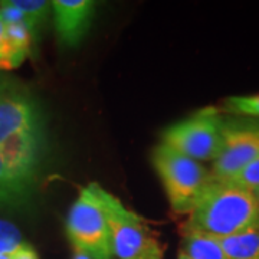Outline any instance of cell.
<instances>
[{
    "label": "cell",
    "mask_w": 259,
    "mask_h": 259,
    "mask_svg": "<svg viewBox=\"0 0 259 259\" xmlns=\"http://www.w3.org/2000/svg\"><path fill=\"white\" fill-rule=\"evenodd\" d=\"M259 229L256 194L231 182L213 180L189 213L185 231L221 239Z\"/></svg>",
    "instance_id": "cell-1"
},
{
    "label": "cell",
    "mask_w": 259,
    "mask_h": 259,
    "mask_svg": "<svg viewBox=\"0 0 259 259\" xmlns=\"http://www.w3.org/2000/svg\"><path fill=\"white\" fill-rule=\"evenodd\" d=\"M151 161L160 177L171 209L190 213L200 196L213 182L212 173L193 158L160 143L151 153Z\"/></svg>",
    "instance_id": "cell-2"
},
{
    "label": "cell",
    "mask_w": 259,
    "mask_h": 259,
    "mask_svg": "<svg viewBox=\"0 0 259 259\" xmlns=\"http://www.w3.org/2000/svg\"><path fill=\"white\" fill-rule=\"evenodd\" d=\"M111 236L112 255L118 259H157L163 256L157 239L148 232L137 213L127 209L120 199L95 183Z\"/></svg>",
    "instance_id": "cell-3"
},
{
    "label": "cell",
    "mask_w": 259,
    "mask_h": 259,
    "mask_svg": "<svg viewBox=\"0 0 259 259\" xmlns=\"http://www.w3.org/2000/svg\"><path fill=\"white\" fill-rule=\"evenodd\" d=\"M225 117L214 107H206L167 127L161 143L196 161H214L223 147Z\"/></svg>",
    "instance_id": "cell-4"
},
{
    "label": "cell",
    "mask_w": 259,
    "mask_h": 259,
    "mask_svg": "<svg viewBox=\"0 0 259 259\" xmlns=\"http://www.w3.org/2000/svg\"><path fill=\"white\" fill-rule=\"evenodd\" d=\"M66 233L72 246L87 250L97 259H111V236L95 183L79 192L66 218Z\"/></svg>",
    "instance_id": "cell-5"
},
{
    "label": "cell",
    "mask_w": 259,
    "mask_h": 259,
    "mask_svg": "<svg viewBox=\"0 0 259 259\" xmlns=\"http://www.w3.org/2000/svg\"><path fill=\"white\" fill-rule=\"evenodd\" d=\"M259 157V121L225 118L223 147L210 170L213 180L228 182Z\"/></svg>",
    "instance_id": "cell-6"
},
{
    "label": "cell",
    "mask_w": 259,
    "mask_h": 259,
    "mask_svg": "<svg viewBox=\"0 0 259 259\" xmlns=\"http://www.w3.org/2000/svg\"><path fill=\"white\" fill-rule=\"evenodd\" d=\"M36 131H44L36 102L18 87L0 85V146L13 137Z\"/></svg>",
    "instance_id": "cell-7"
},
{
    "label": "cell",
    "mask_w": 259,
    "mask_h": 259,
    "mask_svg": "<svg viewBox=\"0 0 259 259\" xmlns=\"http://www.w3.org/2000/svg\"><path fill=\"white\" fill-rule=\"evenodd\" d=\"M51 8L61 42L66 47L78 45L91 26L93 0H54L51 2Z\"/></svg>",
    "instance_id": "cell-8"
},
{
    "label": "cell",
    "mask_w": 259,
    "mask_h": 259,
    "mask_svg": "<svg viewBox=\"0 0 259 259\" xmlns=\"http://www.w3.org/2000/svg\"><path fill=\"white\" fill-rule=\"evenodd\" d=\"M36 182V176L22 171L0 150V210H16L28 206Z\"/></svg>",
    "instance_id": "cell-9"
},
{
    "label": "cell",
    "mask_w": 259,
    "mask_h": 259,
    "mask_svg": "<svg viewBox=\"0 0 259 259\" xmlns=\"http://www.w3.org/2000/svg\"><path fill=\"white\" fill-rule=\"evenodd\" d=\"M182 250L190 259H231L225 253L218 239L185 229Z\"/></svg>",
    "instance_id": "cell-10"
},
{
    "label": "cell",
    "mask_w": 259,
    "mask_h": 259,
    "mask_svg": "<svg viewBox=\"0 0 259 259\" xmlns=\"http://www.w3.org/2000/svg\"><path fill=\"white\" fill-rule=\"evenodd\" d=\"M231 259H259V229L218 239Z\"/></svg>",
    "instance_id": "cell-11"
},
{
    "label": "cell",
    "mask_w": 259,
    "mask_h": 259,
    "mask_svg": "<svg viewBox=\"0 0 259 259\" xmlns=\"http://www.w3.org/2000/svg\"><path fill=\"white\" fill-rule=\"evenodd\" d=\"M223 111L235 117L259 121V94L228 97L223 101Z\"/></svg>",
    "instance_id": "cell-12"
},
{
    "label": "cell",
    "mask_w": 259,
    "mask_h": 259,
    "mask_svg": "<svg viewBox=\"0 0 259 259\" xmlns=\"http://www.w3.org/2000/svg\"><path fill=\"white\" fill-rule=\"evenodd\" d=\"M10 3L28 18L35 29L45 20L49 9H52L51 2L45 0H10Z\"/></svg>",
    "instance_id": "cell-13"
},
{
    "label": "cell",
    "mask_w": 259,
    "mask_h": 259,
    "mask_svg": "<svg viewBox=\"0 0 259 259\" xmlns=\"http://www.w3.org/2000/svg\"><path fill=\"white\" fill-rule=\"evenodd\" d=\"M23 245L22 233L9 221L0 219V255L13 253Z\"/></svg>",
    "instance_id": "cell-14"
},
{
    "label": "cell",
    "mask_w": 259,
    "mask_h": 259,
    "mask_svg": "<svg viewBox=\"0 0 259 259\" xmlns=\"http://www.w3.org/2000/svg\"><path fill=\"white\" fill-rule=\"evenodd\" d=\"M228 182L239 186L242 189H246L252 193H256L259 190V157L255 158L252 163H249L242 171H239Z\"/></svg>",
    "instance_id": "cell-15"
},
{
    "label": "cell",
    "mask_w": 259,
    "mask_h": 259,
    "mask_svg": "<svg viewBox=\"0 0 259 259\" xmlns=\"http://www.w3.org/2000/svg\"><path fill=\"white\" fill-rule=\"evenodd\" d=\"M25 61L23 56H20L10 47L9 42L5 36V23L0 19V69H15Z\"/></svg>",
    "instance_id": "cell-16"
},
{
    "label": "cell",
    "mask_w": 259,
    "mask_h": 259,
    "mask_svg": "<svg viewBox=\"0 0 259 259\" xmlns=\"http://www.w3.org/2000/svg\"><path fill=\"white\" fill-rule=\"evenodd\" d=\"M13 259H39V256L32 246L23 243L16 252H13Z\"/></svg>",
    "instance_id": "cell-17"
},
{
    "label": "cell",
    "mask_w": 259,
    "mask_h": 259,
    "mask_svg": "<svg viewBox=\"0 0 259 259\" xmlns=\"http://www.w3.org/2000/svg\"><path fill=\"white\" fill-rule=\"evenodd\" d=\"M74 248V253H72V259H97L94 258L91 253H88L87 250L81 249L78 246H72Z\"/></svg>",
    "instance_id": "cell-18"
},
{
    "label": "cell",
    "mask_w": 259,
    "mask_h": 259,
    "mask_svg": "<svg viewBox=\"0 0 259 259\" xmlns=\"http://www.w3.org/2000/svg\"><path fill=\"white\" fill-rule=\"evenodd\" d=\"M16 252V250H15ZM0 259H13V253H2Z\"/></svg>",
    "instance_id": "cell-19"
},
{
    "label": "cell",
    "mask_w": 259,
    "mask_h": 259,
    "mask_svg": "<svg viewBox=\"0 0 259 259\" xmlns=\"http://www.w3.org/2000/svg\"><path fill=\"white\" fill-rule=\"evenodd\" d=\"M177 259H190L187 255H186L183 250L180 249V252H179V255H177Z\"/></svg>",
    "instance_id": "cell-20"
},
{
    "label": "cell",
    "mask_w": 259,
    "mask_h": 259,
    "mask_svg": "<svg viewBox=\"0 0 259 259\" xmlns=\"http://www.w3.org/2000/svg\"><path fill=\"white\" fill-rule=\"evenodd\" d=\"M255 194H256V200H258V204H259V190Z\"/></svg>",
    "instance_id": "cell-21"
},
{
    "label": "cell",
    "mask_w": 259,
    "mask_h": 259,
    "mask_svg": "<svg viewBox=\"0 0 259 259\" xmlns=\"http://www.w3.org/2000/svg\"><path fill=\"white\" fill-rule=\"evenodd\" d=\"M157 259H163V256H158V258Z\"/></svg>",
    "instance_id": "cell-22"
}]
</instances>
